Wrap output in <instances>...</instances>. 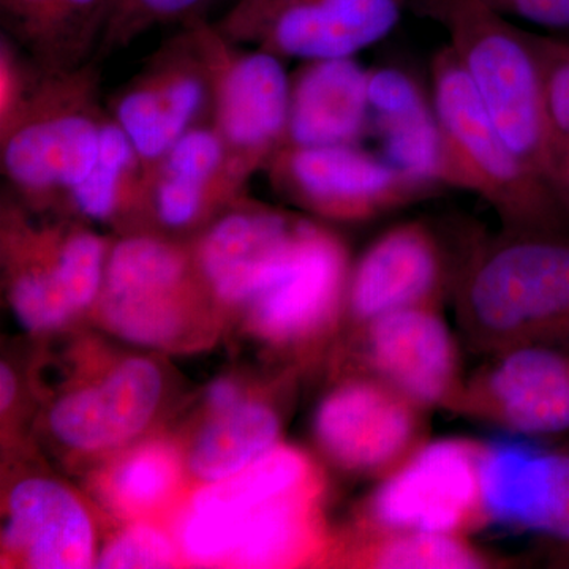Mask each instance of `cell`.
<instances>
[{"mask_svg": "<svg viewBox=\"0 0 569 569\" xmlns=\"http://www.w3.org/2000/svg\"><path fill=\"white\" fill-rule=\"evenodd\" d=\"M456 287L460 325L478 350L569 340L567 233L507 231L475 250Z\"/></svg>", "mask_w": 569, "mask_h": 569, "instance_id": "obj_1", "label": "cell"}, {"mask_svg": "<svg viewBox=\"0 0 569 569\" xmlns=\"http://www.w3.org/2000/svg\"><path fill=\"white\" fill-rule=\"evenodd\" d=\"M408 11L447 32L449 50L505 140L557 190L556 152L531 31L512 24L488 0H410Z\"/></svg>", "mask_w": 569, "mask_h": 569, "instance_id": "obj_2", "label": "cell"}, {"mask_svg": "<svg viewBox=\"0 0 569 569\" xmlns=\"http://www.w3.org/2000/svg\"><path fill=\"white\" fill-rule=\"evenodd\" d=\"M103 62L41 73L21 110L0 129V162L11 193L39 213L67 216L70 193L91 174L103 123Z\"/></svg>", "mask_w": 569, "mask_h": 569, "instance_id": "obj_3", "label": "cell"}, {"mask_svg": "<svg viewBox=\"0 0 569 569\" xmlns=\"http://www.w3.org/2000/svg\"><path fill=\"white\" fill-rule=\"evenodd\" d=\"M430 93L452 189L482 198L508 233H567L569 211L560 194L505 140L448 44L430 62Z\"/></svg>", "mask_w": 569, "mask_h": 569, "instance_id": "obj_4", "label": "cell"}, {"mask_svg": "<svg viewBox=\"0 0 569 569\" xmlns=\"http://www.w3.org/2000/svg\"><path fill=\"white\" fill-rule=\"evenodd\" d=\"M17 194H2L7 299L29 332L56 331L93 309L102 291L110 239L77 217L33 219Z\"/></svg>", "mask_w": 569, "mask_h": 569, "instance_id": "obj_5", "label": "cell"}, {"mask_svg": "<svg viewBox=\"0 0 569 569\" xmlns=\"http://www.w3.org/2000/svg\"><path fill=\"white\" fill-rule=\"evenodd\" d=\"M216 307L190 241L137 231L111 242L92 312L133 346L171 350L189 346Z\"/></svg>", "mask_w": 569, "mask_h": 569, "instance_id": "obj_6", "label": "cell"}, {"mask_svg": "<svg viewBox=\"0 0 569 569\" xmlns=\"http://www.w3.org/2000/svg\"><path fill=\"white\" fill-rule=\"evenodd\" d=\"M410 0H236L212 20L224 39L284 59L355 58L387 39Z\"/></svg>", "mask_w": 569, "mask_h": 569, "instance_id": "obj_7", "label": "cell"}, {"mask_svg": "<svg viewBox=\"0 0 569 569\" xmlns=\"http://www.w3.org/2000/svg\"><path fill=\"white\" fill-rule=\"evenodd\" d=\"M264 173L290 203L332 222H366L438 193L361 142L283 144Z\"/></svg>", "mask_w": 569, "mask_h": 569, "instance_id": "obj_8", "label": "cell"}, {"mask_svg": "<svg viewBox=\"0 0 569 569\" xmlns=\"http://www.w3.org/2000/svg\"><path fill=\"white\" fill-rule=\"evenodd\" d=\"M108 111L132 142L144 173L162 162L183 133L212 123L213 73L200 21L164 40L116 92Z\"/></svg>", "mask_w": 569, "mask_h": 569, "instance_id": "obj_9", "label": "cell"}, {"mask_svg": "<svg viewBox=\"0 0 569 569\" xmlns=\"http://www.w3.org/2000/svg\"><path fill=\"white\" fill-rule=\"evenodd\" d=\"M200 29L213 73L212 126L231 170L249 183L287 141L291 74L284 59L224 39L212 21Z\"/></svg>", "mask_w": 569, "mask_h": 569, "instance_id": "obj_10", "label": "cell"}, {"mask_svg": "<svg viewBox=\"0 0 569 569\" xmlns=\"http://www.w3.org/2000/svg\"><path fill=\"white\" fill-rule=\"evenodd\" d=\"M485 445L463 438L425 443L383 478L359 527L466 535L489 523L481 489Z\"/></svg>", "mask_w": 569, "mask_h": 569, "instance_id": "obj_11", "label": "cell"}, {"mask_svg": "<svg viewBox=\"0 0 569 569\" xmlns=\"http://www.w3.org/2000/svg\"><path fill=\"white\" fill-rule=\"evenodd\" d=\"M351 268L346 242L306 219L293 252L242 309L250 331L280 348L316 342L346 312Z\"/></svg>", "mask_w": 569, "mask_h": 569, "instance_id": "obj_12", "label": "cell"}, {"mask_svg": "<svg viewBox=\"0 0 569 569\" xmlns=\"http://www.w3.org/2000/svg\"><path fill=\"white\" fill-rule=\"evenodd\" d=\"M426 411L366 372L340 381L323 397L313 436L336 467L385 478L426 443Z\"/></svg>", "mask_w": 569, "mask_h": 569, "instance_id": "obj_13", "label": "cell"}, {"mask_svg": "<svg viewBox=\"0 0 569 569\" xmlns=\"http://www.w3.org/2000/svg\"><path fill=\"white\" fill-rule=\"evenodd\" d=\"M452 410L529 437L569 433V340L498 351Z\"/></svg>", "mask_w": 569, "mask_h": 569, "instance_id": "obj_14", "label": "cell"}, {"mask_svg": "<svg viewBox=\"0 0 569 569\" xmlns=\"http://www.w3.org/2000/svg\"><path fill=\"white\" fill-rule=\"evenodd\" d=\"M321 475L299 448L280 441L244 470L201 485L176 519L173 537L187 563L227 567L242 523L261 505L293 492Z\"/></svg>", "mask_w": 569, "mask_h": 569, "instance_id": "obj_15", "label": "cell"}, {"mask_svg": "<svg viewBox=\"0 0 569 569\" xmlns=\"http://www.w3.org/2000/svg\"><path fill=\"white\" fill-rule=\"evenodd\" d=\"M163 392L159 365L142 356L121 359L58 396L48 408V433L78 456L126 448L151 425Z\"/></svg>", "mask_w": 569, "mask_h": 569, "instance_id": "obj_16", "label": "cell"}, {"mask_svg": "<svg viewBox=\"0 0 569 569\" xmlns=\"http://www.w3.org/2000/svg\"><path fill=\"white\" fill-rule=\"evenodd\" d=\"M306 219L244 194L194 236V263L220 309L242 310L263 290L295 249Z\"/></svg>", "mask_w": 569, "mask_h": 569, "instance_id": "obj_17", "label": "cell"}, {"mask_svg": "<svg viewBox=\"0 0 569 569\" xmlns=\"http://www.w3.org/2000/svg\"><path fill=\"white\" fill-rule=\"evenodd\" d=\"M458 277L432 227L419 220L396 224L378 236L351 268L347 317L361 329L396 310L440 307Z\"/></svg>", "mask_w": 569, "mask_h": 569, "instance_id": "obj_18", "label": "cell"}, {"mask_svg": "<svg viewBox=\"0 0 569 569\" xmlns=\"http://www.w3.org/2000/svg\"><path fill=\"white\" fill-rule=\"evenodd\" d=\"M366 372L430 410H452L462 391L455 337L438 306H417L359 329Z\"/></svg>", "mask_w": 569, "mask_h": 569, "instance_id": "obj_19", "label": "cell"}, {"mask_svg": "<svg viewBox=\"0 0 569 569\" xmlns=\"http://www.w3.org/2000/svg\"><path fill=\"white\" fill-rule=\"evenodd\" d=\"M96 527L78 493L59 479H18L3 503L2 552L32 569L96 567Z\"/></svg>", "mask_w": 569, "mask_h": 569, "instance_id": "obj_20", "label": "cell"}, {"mask_svg": "<svg viewBox=\"0 0 569 569\" xmlns=\"http://www.w3.org/2000/svg\"><path fill=\"white\" fill-rule=\"evenodd\" d=\"M370 132L380 153L403 173L437 192L452 189L447 141L432 93L410 71L397 66L369 69Z\"/></svg>", "mask_w": 569, "mask_h": 569, "instance_id": "obj_21", "label": "cell"}, {"mask_svg": "<svg viewBox=\"0 0 569 569\" xmlns=\"http://www.w3.org/2000/svg\"><path fill=\"white\" fill-rule=\"evenodd\" d=\"M112 0H0V28L44 74L97 59Z\"/></svg>", "mask_w": 569, "mask_h": 569, "instance_id": "obj_22", "label": "cell"}, {"mask_svg": "<svg viewBox=\"0 0 569 569\" xmlns=\"http://www.w3.org/2000/svg\"><path fill=\"white\" fill-rule=\"evenodd\" d=\"M369 69L355 58L306 61L291 74L284 144H358L370 133Z\"/></svg>", "mask_w": 569, "mask_h": 569, "instance_id": "obj_23", "label": "cell"}, {"mask_svg": "<svg viewBox=\"0 0 569 569\" xmlns=\"http://www.w3.org/2000/svg\"><path fill=\"white\" fill-rule=\"evenodd\" d=\"M144 173L132 142L108 116L100 138L99 157L91 174L70 193L66 213L82 222L107 223L119 233L144 227Z\"/></svg>", "mask_w": 569, "mask_h": 569, "instance_id": "obj_24", "label": "cell"}, {"mask_svg": "<svg viewBox=\"0 0 569 569\" xmlns=\"http://www.w3.org/2000/svg\"><path fill=\"white\" fill-rule=\"evenodd\" d=\"M282 418L263 399L247 397L222 413L206 415L186 452V468L200 485L244 470L280 443Z\"/></svg>", "mask_w": 569, "mask_h": 569, "instance_id": "obj_25", "label": "cell"}, {"mask_svg": "<svg viewBox=\"0 0 569 569\" xmlns=\"http://www.w3.org/2000/svg\"><path fill=\"white\" fill-rule=\"evenodd\" d=\"M187 471L171 441L148 440L126 449L97 475L96 492L118 518L146 520L170 503Z\"/></svg>", "mask_w": 569, "mask_h": 569, "instance_id": "obj_26", "label": "cell"}, {"mask_svg": "<svg viewBox=\"0 0 569 569\" xmlns=\"http://www.w3.org/2000/svg\"><path fill=\"white\" fill-rule=\"evenodd\" d=\"M346 549L350 557L343 561L367 568L467 569L490 565V559L462 535L373 530L358 526Z\"/></svg>", "mask_w": 569, "mask_h": 569, "instance_id": "obj_27", "label": "cell"}, {"mask_svg": "<svg viewBox=\"0 0 569 569\" xmlns=\"http://www.w3.org/2000/svg\"><path fill=\"white\" fill-rule=\"evenodd\" d=\"M236 0H112L110 21L100 44L97 59L104 62L114 52L126 50L144 33L162 26L190 24L212 21L213 10ZM224 9V10H227Z\"/></svg>", "mask_w": 569, "mask_h": 569, "instance_id": "obj_28", "label": "cell"}, {"mask_svg": "<svg viewBox=\"0 0 569 569\" xmlns=\"http://www.w3.org/2000/svg\"><path fill=\"white\" fill-rule=\"evenodd\" d=\"M557 167L569 157V37L531 32Z\"/></svg>", "mask_w": 569, "mask_h": 569, "instance_id": "obj_29", "label": "cell"}, {"mask_svg": "<svg viewBox=\"0 0 569 569\" xmlns=\"http://www.w3.org/2000/svg\"><path fill=\"white\" fill-rule=\"evenodd\" d=\"M182 560L173 535L156 523L133 520L99 550L97 568H171Z\"/></svg>", "mask_w": 569, "mask_h": 569, "instance_id": "obj_30", "label": "cell"}, {"mask_svg": "<svg viewBox=\"0 0 569 569\" xmlns=\"http://www.w3.org/2000/svg\"><path fill=\"white\" fill-rule=\"evenodd\" d=\"M508 18L552 32H569V0H488Z\"/></svg>", "mask_w": 569, "mask_h": 569, "instance_id": "obj_31", "label": "cell"}, {"mask_svg": "<svg viewBox=\"0 0 569 569\" xmlns=\"http://www.w3.org/2000/svg\"><path fill=\"white\" fill-rule=\"evenodd\" d=\"M247 397L249 395H247L244 388L233 378H219V380L212 381L209 388L206 389V413H222L224 410L239 406Z\"/></svg>", "mask_w": 569, "mask_h": 569, "instance_id": "obj_32", "label": "cell"}, {"mask_svg": "<svg viewBox=\"0 0 569 569\" xmlns=\"http://www.w3.org/2000/svg\"><path fill=\"white\" fill-rule=\"evenodd\" d=\"M18 395V381L14 377L13 370L9 365L2 362V369H0V406H2L3 413L13 406Z\"/></svg>", "mask_w": 569, "mask_h": 569, "instance_id": "obj_33", "label": "cell"}, {"mask_svg": "<svg viewBox=\"0 0 569 569\" xmlns=\"http://www.w3.org/2000/svg\"><path fill=\"white\" fill-rule=\"evenodd\" d=\"M557 189H559L561 200L569 211V157L561 160L557 167Z\"/></svg>", "mask_w": 569, "mask_h": 569, "instance_id": "obj_34", "label": "cell"}, {"mask_svg": "<svg viewBox=\"0 0 569 569\" xmlns=\"http://www.w3.org/2000/svg\"><path fill=\"white\" fill-rule=\"evenodd\" d=\"M568 563H569V559H568V561H567V565H568Z\"/></svg>", "mask_w": 569, "mask_h": 569, "instance_id": "obj_35", "label": "cell"}]
</instances>
